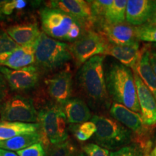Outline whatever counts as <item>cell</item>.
<instances>
[{"instance_id": "cell-12", "label": "cell", "mask_w": 156, "mask_h": 156, "mask_svg": "<svg viewBox=\"0 0 156 156\" xmlns=\"http://www.w3.org/2000/svg\"><path fill=\"white\" fill-rule=\"evenodd\" d=\"M46 7L59 9L83 23L89 30L95 27L90 5L84 0H52L45 3Z\"/></svg>"}, {"instance_id": "cell-29", "label": "cell", "mask_w": 156, "mask_h": 156, "mask_svg": "<svg viewBox=\"0 0 156 156\" xmlns=\"http://www.w3.org/2000/svg\"><path fill=\"white\" fill-rule=\"evenodd\" d=\"M147 146L145 147L138 142H135L112 152L110 153V156H145Z\"/></svg>"}, {"instance_id": "cell-15", "label": "cell", "mask_w": 156, "mask_h": 156, "mask_svg": "<svg viewBox=\"0 0 156 156\" xmlns=\"http://www.w3.org/2000/svg\"><path fill=\"white\" fill-rule=\"evenodd\" d=\"M143 51L144 48L140 50V41L125 45L109 44L106 55L113 56L119 63L134 71L139 64Z\"/></svg>"}, {"instance_id": "cell-10", "label": "cell", "mask_w": 156, "mask_h": 156, "mask_svg": "<svg viewBox=\"0 0 156 156\" xmlns=\"http://www.w3.org/2000/svg\"><path fill=\"white\" fill-rule=\"evenodd\" d=\"M0 73L5 79L9 88L15 92H25L35 88L40 80V71L34 65L18 69L1 66Z\"/></svg>"}, {"instance_id": "cell-34", "label": "cell", "mask_w": 156, "mask_h": 156, "mask_svg": "<svg viewBox=\"0 0 156 156\" xmlns=\"http://www.w3.org/2000/svg\"><path fill=\"white\" fill-rule=\"evenodd\" d=\"M145 156H156V140L154 143L151 141L149 142L147 146Z\"/></svg>"}, {"instance_id": "cell-18", "label": "cell", "mask_w": 156, "mask_h": 156, "mask_svg": "<svg viewBox=\"0 0 156 156\" xmlns=\"http://www.w3.org/2000/svg\"><path fill=\"white\" fill-rule=\"evenodd\" d=\"M60 106L63 109L68 124H83L92 118L87 104L80 98H71Z\"/></svg>"}, {"instance_id": "cell-9", "label": "cell", "mask_w": 156, "mask_h": 156, "mask_svg": "<svg viewBox=\"0 0 156 156\" xmlns=\"http://www.w3.org/2000/svg\"><path fill=\"white\" fill-rule=\"evenodd\" d=\"M110 114L113 119L122 124L134 134L138 139V143L146 147L150 141L147 140L149 134L147 127L142 120L140 113L134 112L119 103L114 102L110 107Z\"/></svg>"}, {"instance_id": "cell-2", "label": "cell", "mask_w": 156, "mask_h": 156, "mask_svg": "<svg viewBox=\"0 0 156 156\" xmlns=\"http://www.w3.org/2000/svg\"><path fill=\"white\" fill-rule=\"evenodd\" d=\"M107 92L111 100L134 112H140L134 73L119 62H113L105 73Z\"/></svg>"}, {"instance_id": "cell-24", "label": "cell", "mask_w": 156, "mask_h": 156, "mask_svg": "<svg viewBox=\"0 0 156 156\" xmlns=\"http://www.w3.org/2000/svg\"><path fill=\"white\" fill-rule=\"evenodd\" d=\"M78 154L77 148L69 139L61 143L50 145L46 149V156H77Z\"/></svg>"}, {"instance_id": "cell-21", "label": "cell", "mask_w": 156, "mask_h": 156, "mask_svg": "<svg viewBox=\"0 0 156 156\" xmlns=\"http://www.w3.org/2000/svg\"><path fill=\"white\" fill-rule=\"evenodd\" d=\"M141 78L156 100V75L150 62V51L144 48L139 64L134 70Z\"/></svg>"}, {"instance_id": "cell-32", "label": "cell", "mask_w": 156, "mask_h": 156, "mask_svg": "<svg viewBox=\"0 0 156 156\" xmlns=\"http://www.w3.org/2000/svg\"><path fill=\"white\" fill-rule=\"evenodd\" d=\"M83 153L87 156H110L108 150L95 143H88L83 147Z\"/></svg>"}, {"instance_id": "cell-26", "label": "cell", "mask_w": 156, "mask_h": 156, "mask_svg": "<svg viewBox=\"0 0 156 156\" xmlns=\"http://www.w3.org/2000/svg\"><path fill=\"white\" fill-rule=\"evenodd\" d=\"M77 140L85 142L94 135L96 132V126L91 121L80 124H71L69 127Z\"/></svg>"}, {"instance_id": "cell-35", "label": "cell", "mask_w": 156, "mask_h": 156, "mask_svg": "<svg viewBox=\"0 0 156 156\" xmlns=\"http://www.w3.org/2000/svg\"><path fill=\"white\" fill-rule=\"evenodd\" d=\"M150 62L154 73L156 75V52L150 51Z\"/></svg>"}, {"instance_id": "cell-3", "label": "cell", "mask_w": 156, "mask_h": 156, "mask_svg": "<svg viewBox=\"0 0 156 156\" xmlns=\"http://www.w3.org/2000/svg\"><path fill=\"white\" fill-rule=\"evenodd\" d=\"M38 12L43 33L59 41L73 43L89 30L79 20L59 9L46 7Z\"/></svg>"}, {"instance_id": "cell-37", "label": "cell", "mask_w": 156, "mask_h": 156, "mask_svg": "<svg viewBox=\"0 0 156 156\" xmlns=\"http://www.w3.org/2000/svg\"><path fill=\"white\" fill-rule=\"evenodd\" d=\"M147 24L150 25H153V26H156V12L155 13V15H153V17L150 20V21L147 23Z\"/></svg>"}, {"instance_id": "cell-23", "label": "cell", "mask_w": 156, "mask_h": 156, "mask_svg": "<svg viewBox=\"0 0 156 156\" xmlns=\"http://www.w3.org/2000/svg\"><path fill=\"white\" fill-rule=\"evenodd\" d=\"M127 5L126 0H113L112 5L105 12L98 29L103 25H116L126 22V9Z\"/></svg>"}, {"instance_id": "cell-33", "label": "cell", "mask_w": 156, "mask_h": 156, "mask_svg": "<svg viewBox=\"0 0 156 156\" xmlns=\"http://www.w3.org/2000/svg\"><path fill=\"white\" fill-rule=\"evenodd\" d=\"M8 85L3 75L0 73V104L7 98L8 95Z\"/></svg>"}, {"instance_id": "cell-31", "label": "cell", "mask_w": 156, "mask_h": 156, "mask_svg": "<svg viewBox=\"0 0 156 156\" xmlns=\"http://www.w3.org/2000/svg\"><path fill=\"white\" fill-rule=\"evenodd\" d=\"M19 156H46L45 148L41 142L36 143L30 147L17 151Z\"/></svg>"}, {"instance_id": "cell-16", "label": "cell", "mask_w": 156, "mask_h": 156, "mask_svg": "<svg viewBox=\"0 0 156 156\" xmlns=\"http://www.w3.org/2000/svg\"><path fill=\"white\" fill-rule=\"evenodd\" d=\"M6 32L17 45L21 46L35 45L41 34L36 21H25L10 25Z\"/></svg>"}, {"instance_id": "cell-14", "label": "cell", "mask_w": 156, "mask_h": 156, "mask_svg": "<svg viewBox=\"0 0 156 156\" xmlns=\"http://www.w3.org/2000/svg\"><path fill=\"white\" fill-rule=\"evenodd\" d=\"M156 12L155 0H129L126 9V22L134 27L149 22Z\"/></svg>"}, {"instance_id": "cell-13", "label": "cell", "mask_w": 156, "mask_h": 156, "mask_svg": "<svg viewBox=\"0 0 156 156\" xmlns=\"http://www.w3.org/2000/svg\"><path fill=\"white\" fill-rule=\"evenodd\" d=\"M134 77L140 108V115L147 127H154L156 126V100L136 73H134Z\"/></svg>"}, {"instance_id": "cell-30", "label": "cell", "mask_w": 156, "mask_h": 156, "mask_svg": "<svg viewBox=\"0 0 156 156\" xmlns=\"http://www.w3.org/2000/svg\"><path fill=\"white\" fill-rule=\"evenodd\" d=\"M136 36L140 41L156 44V26L145 24L136 27Z\"/></svg>"}, {"instance_id": "cell-25", "label": "cell", "mask_w": 156, "mask_h": 156, "mask_svg": "<svg viewBox=\"0 0 156 156\" xmlns=\"http://www.w3.org/2000/svg\"><path fill=\"white\" fill-rule=\"evenodd\" d=\"M28 5V2L25 0H3L0 1V18L6 19L12 15H17L20 11H23Z\"/></svg>"}, {"instance_id": "cell-7", "label": "cell", "mask_w": 156, "mask_h": 156, "mask_svg": "<svg viewBox=\"0 0 156 156\" xmlns=\"http://www.w3.org/2000/svg\"><path fill=\"white\" fill-rule=\"evenodd\" d=\"M108 46L109 43L105 36L93 29L86 31L78 40L69 45L77 67L93 56L106 55Z\"/></svg>"}, {"instance_id": "cell-1", "label": "cell", "mask_w": 156, "mask_h": 156, "mask_svg": "<svg viewBox=\"0 0 156 156\" xmlns=\"http://www.w3.org/2000/svg\"><path fill=\"white\" fill-rule=\"evenodd\" d=\"M103 62V56H93L81 66L77 73L78 86L93 108L106 109L112 106L107 92Z\"/></svg>"}, {"instance_id": "cell-20", "label": "cell", "mask_w": 156, "mask_h": 156, "mask_svg": "<svg viewBox=\"0 0 156 156\" xmlns=\"http://www.w3.org/2000/svg\"><path fill=\"white\" fill-rule=\"evenodd\" d=\"M40 131L38 123H24L0 121V142L21 134L35 133Z\"/></svg>"}, {"instance_id": "cell-28", "label": "cell", "mask_w": 156, "mask_h": 156, "mask_svg": "<svg viewBox=\"0 0 156 156\" xmlns=\"http://www.w3.org/2000/svg\"><path fill=\"white\" fill-rule=\"evenodd\" d=\"M90 5L92 15L95 21V26H98L104 16L108 7L112 5L113 0H93L88 1Z\"/></svg>"}, {"instance_id": "cell-19", "label": "cell", "mask_w": 156, "mask_h": 156, "mask_svg": "<svg viewBox=\"0 0 156 156\" xmlns=\"http://www.w3.org/2000/svg\"><path fill=\"white\" fill-rule=\"evenodd\" d=\"M35 45L20 46L3 62L2 66L11 69H18L33 65L36 62Z\"/></svg>"}, {"instance_id": "cell-8", "label": "cell", "mask_w": 156, "mask_h": 156, "mask_svg": "<svg viewBox=\"0 0 156 156\" xmlns=\"http://www.w3.org/2000/svg\"><path fill=\"white\" fill-rule=\"evenodd\" d=\"M0 119L7 122L38 123V111L30 98L15 95L7 97L0 104Z\"/></svg>"}, {"instance_id": "cell-5", "label": "cell", "mask_w": 156, "mask_h": 156, "mask_svg": "<svg viewBox=\"0 0 156 156\" xmlns=\"http://www.w3.org/2000/svg\"><path fill=\"white\" fill-rule=\"evenodd\" d=\"M96 126L94 140L98 145L106 150L117 151L136 139L134 134L114 119L94 115L91 118Z\"/></svg>"}, {"instance_id": "cell-11", "label": "cell", "mask_w": 156, "mask_h": 156, "mask_svg": "<svg viewBox=\"0 0 156 156\" xmlns=\"http://www.w3.org/2000/svg\"><path fill=\"white\" fill-rule=\"evenodd\" d=\"M49 96L58 105H62L72 98L73 91V73L69 69L62 70L59 73L45 80Z\"/></svg>"}, {"instance_id": "cell-27", "label": "cell", "mask_w": 156, "mask_h": 156, "mask_svg": "<svg viewBox=\"0 0 156 156\" xmlns=\"http://www.w3.org/2000/svg\"><path fill=\"white\" fill-rule=\"evenodd\" d=\"M19 46L6 31L0 30V66Z\"/></svg>"}, {"instance_id": "cell-38", "label": "cell", "mask_w": 156, "mask_h": 156, "mask_svg": "<svg viewBox=\"0 0 156 156\" xmlns=\"http://www.w3.org/2000/svg\"><path fill=\"white\" fill-rule=\"evenodd\" d=\"M77 156H87V155H85V154L83 152H82V153H79V154H78Z\"/></svg>"}, {"instance_id": "cell-17", "label": "cell", "mask_w": 156, "mask_h": 156, "mask_svg": "<svg viewBox=\"0 0 156 156\" xmlns=\"http://www.w3.org/2000/svg\"><path fill=\"white\" fill-rule=\"evenodd\" d=\"M98 31L101 32L111 44L125 45L140 41L136 36V27L126 23L103 25Z\"/></svg>"}, {"instance_id": "cell-6", "label": "cell", "mask_w": 156, "mask_h": 156, "mask_svg": "<svg viewBox=\"0 0 156 156\" xmlns=\"http://www.w3.org/2000/svg\"><path fill=\"white\" fill-rule=\"evenodd\" d=\"M73 58L69 45L41 32L35 45V63L38 69L53 71Z\"/></svg>"}, {"instance_id": "cell-39", "label": "cell", "mask_w": 156, "mask_h": 156, "mask_svg": "<svg viewBox=\"0 0 156 156\" xmlns=\"http://www.w3.org/2000/svg\"><path fill=\"white\" fill-rule=\"evenodd\" d=\"M153 46H154V48H156V44H153Z\"/></svg>"}, {"instance_id": "cell-4", "label": "cell", "mask_w": 156, "mask_h": 156, "mask_svg": "<svg viewBox=\"0 0 156 156\" xmlns=\"http://www.w3.org/2000/svg\"><path fill=\"white\" fill-rule=\"evenodd\" d=\"M38 123L42 134V144L46 149L51 145L61 143L69 139L67 118L62 106L48 103L38 112Z\"/></svg>"}, {"instance_id": "cell-22", "label": "cell", "mask_w": 156, "mask_h": 156, "mask_svg": "<svg viewBox=\"0 0 156 156\" xmlns=\"http://www.w3.org/2000/svg\"><path fill=\"white\" fill-rule=\"evenodd\" d=\"M42 134L41 131H38L35 133L21 134L0 142V148L10 151H19L36 143H42Z\"/></svg>"}, {"instance_id": "cell-36", "label": "cell", "mask_w": 156, "mask_h": 156, "mask_svg": "<svg viewBox=\"0 0 156 156\" xmlns=\"http://www.w3.org/2000/svg\"><path fill=\"white\" fill-rule=\"evenodd\" d=\"M0 156H19L16 153L13 151H7V150H4L0 148Z\"/></svg>"}]
</instances>
